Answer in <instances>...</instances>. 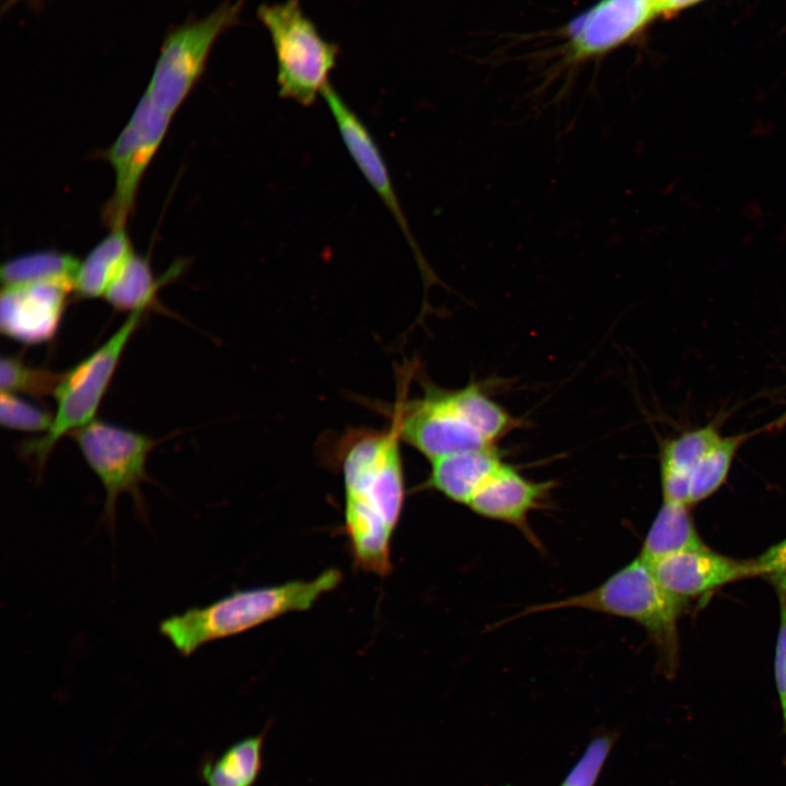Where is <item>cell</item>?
<instances>
[{"instance_id":"cell-27","label":"cell","mask_w":786,"mask_h":786,"mask_svg":"<svg viewBox=\"0 0 786 786\" xmlns=\"http://www.w3.org/2000/svg\"><path fill=\"white\" fill-rule=\"evenodd\" d=\"M778 603L779 624L775 645L774 676L786 737V596L779 595Z\"/></svg>"},{"instance_id":"cell-4","label":"cell","mask_w":786,"mask_h":786,"mask_svg":"<svg viewBox=\"0 0 786 786\" xmlns=\"http://www.w3.org/2000/svg\"><path fill=\"white\" fill-rule=\"evenodd\" d=\"M687 604L665 591L652 567L636 557L585 593L528 606L496 627L528 615L572 608L626 618L646 631L658 652L664 674L672 676L679 659L677 624Z\"/></svg>"},{"instance_id":"cell-13","label":"cell","mask_w":786,"mask_h":786,"mask_svg":"<svg viewBox=\"0 0 786 786\" xmlns=\"http://www.w3.org/2000/svg\"><path fill=\"white\" fill-rule=\"evenodd\" d=\"M650 565L664 590L687 603L727 584L760 576L755 559L728 557L706 545L669 555Z\"/></svg>"},{"instance_id":"cell-15","label":"cell","mask_w":786,"mask_h":786,"mask_svg":"<svg viewBox=\"0 0 786 786\" xmlns=\"http://www.w3.org/2000/svg\"><path fill=\"white\" fill-rule=\"evenodd\" d=\"M502 462L497 446L442 456L430 462L424 487L467 507Z\"/></svg>"},{"instance_id":"cell-9","label":"cell","mask_w":786,"mask_h":786,"mask_svg":"<svg viewBox=\"0 0 786 786\" xmlns=\"http://www.w3.org/2000/svg\"><path fill=\"white\" fill-rule=\"evenodd\" d=\"M72 434L106 491L105 517L114 521L120 493L128 492L140 503L139 487L147 478L145 463L155 441L145 434L98 420Z\"/></svg>"},{"instance_id":"cell-6","label":"cell","mask_w":786,"mask_h":786,"mask_svg":"<svg viewBox=\"0 0 786 786\" xmlns=\"http://www.w3.org/2000/svg\"><path fill=\"white\" fill-rule=\"evenodd\" d=\"M246 0L225 1L168 31L143 95L172 117L202 78L216 40L240 23Z\"/></svg>"},{"instance_id":"cell-7","label":"cell","mask_w":786,"mask_h":786,"mask_svg":"<svg viewBox=\"0 0 786 786\" xmlns=\"http://www.w3.org/2000/svg\"><path fill=\"white\" fill-rule=\"evenodd\" d=\"M145 309L130 313L122 325L95 352L66 373L55 391L57 409L52 426L45 436L26 445L41 464L57 441L70 431L92 422L110 383L129 338L136 330Z\"/></svg>"},{"instance_id":"cell-26","label":"cell","mask_w":786,"mask_h":786,"mask_svg":"<svg viewBox=\"0 0 786 786\" xmlns=\"http://www.w3.org/2000/svg\"><path fill=\"white\" fill-rule=\"evenodd\" d=\"M755 561L760 576L776 591L777 596H786V538L762 552Z\"/></svg>"},{"instance_id":"cell-11","label":"cell","mask_w":786,"mask_h":786,"mask_svg":"<svg viewBox=\"0 0 786 786\" xmlns=\"http://www.w3.org/2000/svg\"><path fill=\"white\" fill-rule=\"evenodd\" d=\"M656 17L653 0H599L567 27L565 64L603 58Z\"/></svg>"},{"instance_id":"cell-3","label":"cell","mask_w":786,"mask_h":786,"mask_svg":"<svg viewBox=\"0 0 786 786\" xmlns=\"http://www.w3.org/2000/svg\"><path fill=\"white\" fill-rule=\"evenodd\" d=\"M342 572L327 569L311 580L235 591L209 605L192 607L159 623V632L182 656L206 643L237 635L284 615L310 609L342 581Z\"/></svg>"},{"instance_id":"cell-21","label":"cell","mask_w":786,"mask_h":786,"mask_svg":"<svg viewBox=\"0 0 786 786\" xmlns=\"http://www.w3.org/2000/svg\"><path fill=\"white\" fill-rule=\"evenodd\" d=\"M172 271L157 279L148 260L133 253L109 286L105 298L117 310H146L155 299L158 288L170 278Z\"/></svg>"},{"instance_id":"cell-12","label":"cell","mask_w":786,"mask_h":786,"mask_svg":"<svg viewBox=\"0 0 786 786\" xmlns=\"http://www.w3.org/2000/svg\"><path fill=\"white\" fill-rule=\"evenodd\" d=\"M557 487L556 480L529 479L503 461L467 508L478 516L513 526L534 548L543 551V544L528 517L534 511L548 507Z\"/></svg>"},{"instance_id":"cell-23","label":"cell","mask_w":786,"mask_h":786,"mask_svg":"<svg viewBox=\"0 0 786 786\" xmlns=\"http://www.w3.org/2000/svg\"><path fill=\"white\" fill-rule=\"evenodd\" d=\"M61 377L47 369L28 367L17 358L2 357L0 360L1 392L43 397L55 394Z\"/></svg>"},{"instance_id":"cell-1","label":"cell","mask_w":786,"mask_h":786,"mask_svg":"<svg viewBox=\"0 0 786 786\" xmlns=\"http://www.w3.org/2000/svg\"><path fill=\"white\" fill-rule=\"evenodd\" d=\"M401 437L393 424L386 431H366L342 456L344 527L357 569L386 576L392 571L391 541L400 522L405 479Z\"/></svg>"},{"instance_id":"cell-2","label":"cell","mask_w":786,"mask_h":786,"mask_svg":"<svg viewBox=\"0 0 786 786\" xmlns=\"http://www.w3.org/2000/svg\"><path fill=\"white\" fill-rule=\"evenodd\" d=\"M401 440L430 462L450 454L497 446L523 425L483 384L460 389L426 384L421 396L403 403L393 419Z\"/></svg>"},{"instance_id":"cell-25","label":"cell","mask_w":786,"mask_h":786,"mask_svg":"<svg viewBox=\"0 0 786 786\" xmlns=\"http://www.w3.org/2000/svg\"><path fill=\"white\" fill-rule=\"evenodd\" d=\"M0 421L2 426L10 429L48 432L52 426L53 416L12 393L1 392Z\"/></svg>"},{"instance_id":"cell-29","label":"cell","mask_w":786,"mask_h":786,"mask_svg":"<svg viewBox=\"0 0 786 786\" xmlns=\"http://www.w3.org/2000/svg\"><path fill=\"white\" fill-rule=\"evenodd\" d=\"M786 426V410L770 425V429L778 430Z\"/></svg>"},{"instance_id":"cell-19","label":"cell","mask_w":786,"mask_h":786,"mask_svg":"<svg viewBox=\"0 0 786 786\" xmlns=\"http://www.w3.org/2000/svg\"><path fill=\"white\" fill-rule=\"evenodd\" d=\"M705 546L690 507L663 501L643 540L639 558L648 564L669 555Z\"/></svg>"},{"instance_id":"cell-17","label":"cell","mask_w":786,"mask_h":786,"mask_svg":"<svg viewBox=\"0 0 786 786\" xmlns=\"http://www.w3.org/2000/svg\"><path fill=\"white\" fill-rule=\"evenodd\" d=\"M269 726L258 735L241 738L217 757L202 761L200 776L206 786H254L264 763Z\"/></svg>"},{"instance_id":"cell-20","label":"cell","mask_w":786,"mask_h":786,"mask_svg":"<svg viewBox=\"0 0 786 786\" xmlns=\"http://www.w3.org/2000/svg\"><path fill=\"white\" fill-rule=\"evenodd\" d=\"M81 261L74 255L44 250L17 255L5 261L0 271L4 286L31 283H59L74 289Z\"/></svg>"},{"instance_id":"cell-14","label":"cell","mask_w":786,"mask_h":786,"mask_svg":"<svg viewBox=\"0 0 786 786\" xmlns=\"http://www.w3.org/2000/svg\"><path fill=\"white\" fill-rule=\"evenodd\" d=\"M71 289L59 283L4 286L0 299L2 334L25 344L51 340Z\"/></svg>"},{"instance_id":"cell-8","label":"cell","mask_w":786,"mask_h":786,"mask_svg":"<svg viewBox=\"0 0 786 786\" xmlns=\"http://www.w3.org/2000/svg\"><path fill=\"white\" fill-rule=\"evenodd\" d=\"M171 118L144 95L105 156L112 167L115 187L105 205L110 228L126 227L142 177L160 146Z\"/></svg>"},{"instance_id":"cell-16","label":"cell","mask_w":786,"mask_h":786,"mask_svg":"<svg viewBox=\"0 0 786 786\" xmlns=\"http://www.w3.org/2000/svg\"><path fill=\"white\" fill-rule=\"evenodd\" d=\"M719 438L718 429L714 425H707L663 442L659 460L663 501L689 505L692 471Z\"/></svg>"},{"instance_id":"cell-22","label":"cell","mask_w":786,"mask_h":786,"mask_svg":"<svg viewBox=\"0 0 786 786\" xmlns=\"http://www.w3.org/2000/svg\"><path fill=\"white\" fill-rule=\"evenodd\" d=\"M747 438V434L720 436L703 454L691 474L689 507L710 498L725 484L736 453Z\"/></svg>"},{"instance_id":"cell-28","label":"cell","mask_w":786,"mask_h":786,"mask_svg":"<svg viewBox=\"0 0 786 786\" xmlns=\"http://www.w3.org/2000/svg\"><path fill=\"white\" fill-rule=\"evenodd\" d=\"M702 0H653L656 16L671 15Z\"/></svg>"},{"instance_id":"cell-10","label":"cell","mask_w":786,"mask_h":786,"mask_svg":"<svg viewBox=\"0 0 786 786\" xmlns=\"http://www.w3.org/2000/svg\"><path fill=\"white\" fill-rule=\"evenodd\" d=\"M322 96L352 159L403 231L424 279L427 283L434 281V274L414 238L396 195L385 160L371 132L331 84L326 86Z\"/></svg>"},{"instance_id":"cell-24","label":"cell","mask_w":786,"mask_h":786,"mask_svg":"<svg viewBox=\"0 0 786 786\" xmlns=\"http://www.w3.org/2000/svg\"><path fill=\"white\" fill-rule=\"evenodd\" d=\"M615 742L611 734L593 737L559 786H595Z\"/></svg>"},{"instance_id":"cell-5","label":"cell","mask_w":786,"mask_h":786,"mask_svg":"<svg viewBox=\"0 0 786 786\" xmlns=\"http://www.w3.org/2000/svg\"><path fill=\"white\" fill-rule=\"evenodd\" d=\"M276 59L278 95L301 106L313 105L329 84L340 48L322 37L299 0L259 5Z\"/></svg>"},{"instance_id":"cell-30","label":"cell","mask_w":786,"mask_h":786,"mask_svg":"<svg viewBox=\"0 0 786 786\" xmlns=\"http://www.w3.org/2000/svg\"><path fill=\"white\" fill-rule=\"evenodd\" d=\"M23 1H39V0H5L4 3H3V5H2V11H3V12H4V11H8V10H10L12 7H14L15 4H17V3H20V2H23Z\"/></svg>"},{"instance_id":"cell-18","label":"cell","mask_w":786,"mask_h":786,"mask_svg":"<svg viewBox=\"0 0 786 786\" xmlns=\"http://www.w3.org/2000/svg\"><path fill=\"white\" fill-rule=\"evenodd\" d=\"M133 253L126 227L112 228L81 261L74 282L75 293L82 298L105 296Z\"/></svg>"}]
</instances>
